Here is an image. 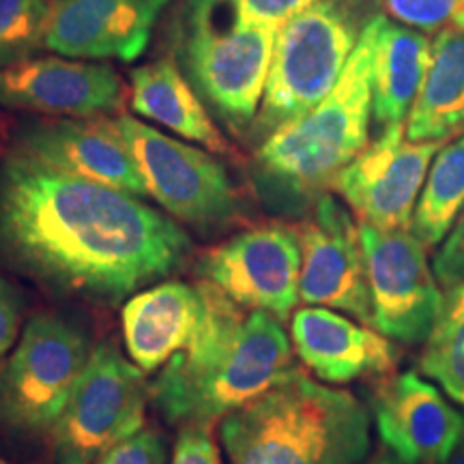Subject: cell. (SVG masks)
I'll return each mask as SVG.
<instances>
[{"instance_id": "1", "label": "cell", "mask_w": 464, "mask_h": 464, "mask_svg": "<svg viewBox=\"0 0 464 464\" xmlns=\"http://www.w3.org/2000/svg\"><path fill=\"white\" fill-rule=\"evenodd\" d=\"M189 252L181 226L130 191L17 144L0 158V256L44 286L116 304L174 274Z\"/></svg>"}, {"instance_id": "2", "label": "cell", "mask_w": 464, "mask_h": 464, "mask_svg": "<svg viewBox=\"0 0 464 464\" xmlns=\"http://www.w3.org/2000/svg\"><path fill=\"white\" fill-rule=\"evenodd\" d=\"M205 286L207 310L194 338L149 385L161 417L183 428H211L297 370L280 318Z\"/></svg>"}, {"instance_id": "3", "label": "cell", "mask_w": 464, "mask_h": 464, "mask_svg": "<svg viewBox=\"0 0 464 464\" xmlns=\"http://www.w3.org/2000/svg\"><path fill=\"white\" fill-rule=\"evenodd\" d=\"M219 439L230 464H362L372 450V415L355 393L297 368L224 417Z\"/></svg>"}, {"instance_id": "4", "label": "cell", "mask_w": 464, "mask_h": 464, "mask_svg": "<svg viewBox=\"0 0 464 464\" xmlns=\"http://www.w3.org/2000/svg\"><path fill=\"white\" fill-rule=\"evenodd\" d=\"M370 119L372 28L368 22L334 91L305 116L265 138L258 164L295 191L332 185L370 144Z\"/></svg>"}, {"instance_id": "5", "label": "cell", "mask_w": 464, "mask_h": 464, "mask_svg": "<svg viewBox=\"0 0 464 464\" xmlns=\"http://www.w3.org/2000/svg\"><path fill=\"white\" fill-rule=\"evenodd\" d=\"M277 28L243 22L232 0H188L183 65L200 95L235 130H246L263 103Z\"/></svg>"}, {"instance_id": "6", "label": "cell", "mask_w": 464, "mask_h": 464, "mask_svg": "<svg viewBox=\"0 0 464 464\" xmlns=\"http://www.w3.org/2000/svg\"><path fill=\"white\" fill-rule=\"evenodd\" d=\"M357 15L342 0L312 5L277 28L256 130L266 138L314 110L338 84L362 37Z\"/></svg>"}, {"instance_id": "7", "label": "cell", "mask_w": 464, "mask_h": 464, "mask_svg": "<svg viewBox=\"0 0 464 464\" xmlns=\"http://www.w3.org/2000/svg\"><path fill=\"white\" fill-rule=\"evenodd\" d=\"M91 353L80 324L58 314L33 316L0 368V423L26 437H52Z\"/></svg>"}, {"instance_id": "8", "label": "cell", "mask_w": 464, "mask_h": 464, "mask_svg": "<svg viewBox=\"0 0 464 464\" xmlns=\"http://www.w3.org/2000/svg\"><path fill=\"white\" fill-rule=\"evenodd\" d=\"M149 396L142 370L110 342L97 344L52 430L56 464H92L140 432Z\"/></svg>"}, {"instance_id": "9", "label": "cell", "mask_w": 464, "mask_h": 464, "mask_svg": "<svg viewBox=\"0 0 464 464\" xmlns=\"http://www.w3.org/2000/svg\"><path fill=\"white\" fill-rule=\"evenodd\" d=\"M114 125L136 160L149 196L170 218L191 226H219L237 218L235 185L218 160L131 116H119Z\"/></svg>"}, {"instance_id": "10", "label": "cell", "mask_w": 464, "mask_h": 464, "mask_svg": "<svg viewBox=\"0 0 464 464\" xmlns=\"http://www.w3.org/2000/svg\"><path fill=\"white\" fill-rule=\"evenodd\" d=\"M362 246L372 297V327L400 344H423L443 307V288L413 230L362 224Z\"/></svg>"}, {"instance_id": "11", "label": "cell", "mask_w": 464, "mask_h": 464, "mask_svg": "<svg viewBox=\"0 0 464 464\" xmlns=\"http://www.w3.org/2000/svg\"><path fill=\"white\" fill-rule=\"evenodd\" d=\"M196 271L235 304L284 323L299 304V235L286 226L243 230L202 254Z\"/></svg>"}, {"instance_id": "12", "label": "cell", "mask_w": 464, "mask_h": 464, "mask_svg": "<svg viewBox=\"0 0 464 464\" xmlns=\"http://www.w3.org/2000/svg\"><path fill=\"white\" fill-rule=\"evenodd\" d=\"M445 142H411L404 123L385 127L332 181L359 222L411 230L434 155Z\"/></svg>"}, {"instance_id": "13", "label": "cell", "mask_w": 464, "mask_h": 464, "mask_svg": "<svg viewBox=\"0 0 464 464\" xmlns=\"http://www.w3.org/2000/svg\"><path fill=\"white\" fill-rule=\"evenodd\" d=\"M297 235L301 243L299 299L305 305L340 310L372 327L362 224L332 194H323Z\"/></svg>"}, {"instance_id": "14", "label": "cell", "mask_w": 464, "mask_h": 464, "mask_svg": "<svg viewBox=\"0 0 464 464\" xmlns=\"http://www.w3.org/2000/svg\"><path fill=\"white\" fill-rule=\"evenodd\" d=\"M125 84L108 63L67 56L26 58L0 67V108L56 119H100L119 112Z\"/></svg>"}, {"instance_id": "15", "label": "cell", "mask_w": 464, "mask_h": 464, "mask_svg": "<svg viewBox=\"0 0 464 464\" xmlns=\"http://www.w3.org/2000/svg\"><path fill=\"white\" fill-rule=\"evenodd\" d=\"M382 448L404 464H445L464 434V415L415 370L382 376L370 396Z\"/></svg>"}, {"instance_id": "16", "label": "cell", "mask_w": 464, "mask_h": 464, "mask_svg": "<svg viewBox=\"0 0 464 464\" xmlns=\"http://www.w3.org/2000/svg\"><path fill=\"white\" fill-rule=\"evenodd\" d=\"M17 147L58 170L144 198L147 185L114 119H52L26 125Z\"/></svg>"}, {"instance_id": "17", "label": "cell", "mask_w": 464, "mask_h": 464, "mask_svg": "<svg viewBox=\"0 0 464 464\" xmlns=\"http://www.w3.org/2000/svg\"><path fill=\"white\" fill-rule=\"evenodd\" d=\"M168 0H58L45 48L80 61L131 63L147 50Z\"/></svg>"}, {"instance_id": "18", "label": "cell", "mask_w": 464, "mask_h": 464, "mask_svg": "<svg viewBox=\"0 0 464 464\" xmlns=\"http://www.w3.org/2000/svg\"><path fill=\"white\" fill-rule=\"evenodd\" d=\"M290 338L297 357L327 385L387 376L398 368L393 340L329 307L307 305L293 314Z\"/></svg>"}, {"instance_id": "19", "label": "cell", "mask_w": 464, "mask_h": 464, "mask_svg": "<svg viewBox=\"0 0 464 464\" xmlns=\"http://www.w3.org/2000/svg\"><path fill=\"white\" fill-rule=\"evenodd\" d=\"M207 310L205 282H160L127 299L123 340L144 374L160 372L194 338Z\"/></svg>"}, {"instance_id": "20", "label": "cell", "mask_w": 464, "mask_h": 464, "mask_svg": "<svg viewBox=\"0 0 464 464\" xmlns=\"http://www.w3.org/2000/svg\"><path fill=\"white\" fill-rule=\"evenodd\" d=\"M372 28V116L382 130L398 125L413 108L428 65L432 42L421 31L385 15L370 20Z\"/></svg>"}, {"instance_id": "21", "label": "cell", "mask_w": 464, "mask_h": 464, "mask_svg": "<svg viewBox=\"0 0 464 464\" xmlns=\"http://www.w3.org/2000/svg\"><path fill=\"white\" fill-rule=\"evenodd\" d=\"M131 110L183 140L200 144L211 153L232 155V144L208 116L205 103L179 72L172 58H160L131 72Z\"/></svg>"}, {"instance_id": "22", "label": "cell", "mask_w": 464, "mask_h": 464, "mask_svg": "<svg viewBox=\"0 0 464 464\" xmlns=\"http://www.w3.org/2000/svg\"><path fill=\"white\" fill-rule=\"evenodd\" d=\"M464 131V28H440L430 65L417 92L404 133L411 142H445Z\"/></svg>"}, {"instance_id": "23", "label": "cell", "mask_w": 464, "mask_h": 464, "mask_svg": "<svg viewBox=\"0 0 464 464\" xmlns=\"http://www.w3.org/2000/svg\"><path fill=\"white\" fill-rule=\"evenodd\" d=\"M464 207V133L434 155L411 230L430 249L443 243Z\"/></svg>"}, {"instance_id": "24", "label": "cell", "mask_w": 464, "mask_h": 464, "mask_svg": "<svg viewBox=\"0 0 464 464\" xmlns=\"http://www.w3.org/2000/svg\"><path fill=\"white\" fill-rule=\"evenodd\" d=\"M420 372L464 409V284L445 290L437 324L423 342Z\"/></svg>"}, {"instance_id": "25", "label": "cell", "mask_w": 464, "mask_h": 464, "mask_svg": "<svg viewBox=\"0 0 464 464\" xmlns=\"http://www.w3.org/2000/svg\"><path fill=\"white\" fill-rule=\"evenodd\" d=\"M54 7L56 0H0V67L44 48Z\"/></svg>"}, {"instance_id": "26", "label": "cell", "mask_w": 464, "mask_h": 464, "mask_svg": "<svg viewBox=\"0 0 464 464\" xmlns=\"http://www.w3.org/2000/svg\"><path fill=\"white\" fill-rule=\"evenodd\" d=\"M432 271L439 286L451 290L464 284V207L432 258Z\"/></svg>"}, {"instance_id": "27", "label": "cell", "mask_w": 464, "mask_h": 464, "mask_svg": "<svg viewBox=\"0 0 464 464\" xmlns=\"http://www.w3.org/2000/svg\"><path fill=\"white\" fill-rule=\"evenodd\" d=\"M92 464H166V443L158 430L142 428Z\"/></svg>"}, {"instance_id": "28", "label": "cell", "mask_w": 464, "mask_h": 464, "mask_svg": "<svg viewBox=\"0 0 464 464\" xmlns=\"http://www.w3.org/2000/svg\"><path fill=\"white\" fill-rule=\"evenodd\" d=\"M232 3L243 22L280 28L290 17L323 0H232Z\"/></svg>"}, {"instance_id": "29", "label": "cell", "mask_w": 464, "mask_h": 464, "mask_svg": "<svg viewBox=\"0 0 464 464\" xmlns=\"http://www.w3.org/2000/svg\"><path fill=\"white\" fill-rule=\"evenodd\" d=\"M170 464H222L208 428H181L177 443H174Z\"/></svg>"}, {"instance_id": "30", "label": "cell", "mask_w": 464, "mask_h": 464, "mask_svg": "<svg viewBox=\"0 0 464 464\" xmlns=\"http://www.w3.org/2000/svg\"><path fill=\"white\" fill-rule=\"evenodd\" d=\"M22 324V297L14 284L0 276V368L17 344Z\"/></svg>"}, {"instance_id": "31", "label": "cell", "mask_w": 464, "mask_h": 464, "mask_svg": "<svg viewBox=\"0 0 464 464\" xmlns=\"http://www.w3.org/2000/svg\"><path fill=\"white\" fill-rule=\"evenodd\" d=\"M362 464H404L402 460L396 454H392L390 450L382 448L379 454H374L372 458H368V460H363Z\"/></svg>"}, {"instance_id": "32", "label": "cell", "mask_w": 464, "mask_h": 464, "mask_svg": "<svg viewBox=\"0 0 464 464\" xmlns=\"http://www.w3.org/2000/svg\"><path fill=\"white\" fill-rule=\"evenodd\" d=\"M445 464H464V434H462V439L458 440V445H456V450L451 451V456H450V460L445 462Z\"/></svg>"}, {"instance_id": "33", "label": "cell", "mask_w": 464, "mask_h": 464, "mask_svg": "<svg viewBox=\"0 0 464 464\" xmlns=\"http://www.w3.org/2000/svg\"><path fill=\"white\" fill-rule=\"evenodd\" d=\"M454 26H460V28H464V7H462L460 14L456 15V20H454Z\"/></svg>"}, {"instance_id": "34", "label": "cell", "mask_w": 464, "mask_h": 464, "mask_svg": "<svg viewBox=\"0 0 464 464\" xmlns=\"http://www.w3.org/2000/svg\"><path fill=\"white\" fill-rule=\"evenodd\" d=\"M0 464H9L7 460H3V458H0Z\"/></svg>"}]
</instances>
